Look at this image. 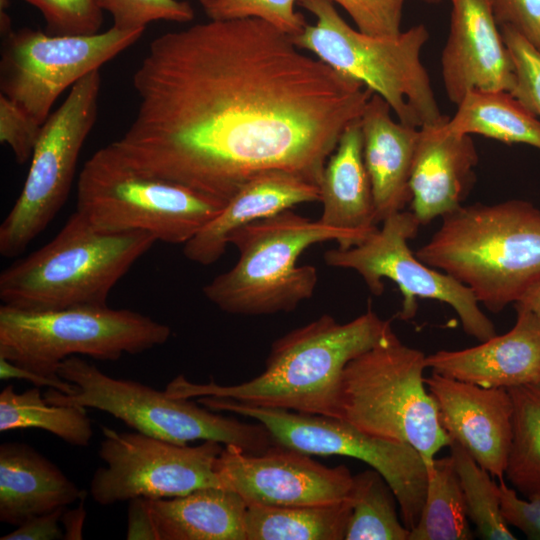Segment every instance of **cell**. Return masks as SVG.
I'll list each match as a JSON object with an SVG mask.
<instances>
[{
    "label": "cell",
    "mask_w": 540,
    "mask_h": 540,
    "mask_svg": "<svg viewBox=\"0 0 540 540\" xmlns=\"http://www.w3.org/2000/svg\"><path fill=\"white\" fill-rule=\"evenodd\" d=\"M133 121L110 143L130 167L228 202L282 170L319 186L373 91L258 19L195 24L150 42Z\"/></svg>",
    "instance_id": "1"
},
{
    "label": "cell",
    "mask_w": 540,
    "mask_h": 540,
    "mask_svg": "<svg viewBox=\"0 0 540 540\" xmlns=\"http://www.w3.org/2000/svg\"><path fill=\"white\" fill-rule=\"evenodd\" d=\"M391 331V321L371 309L346 323L323 314L275 340L264 371L249 381L220 385L211 380L201 384L181 374L164 391L174 398L212 396L340 419L345 367Z\"/></svg>",
    "instance_id": "2"
},
{
    "label": "cell",
    "mask_w": 540,
    "mask_h": 540,
    "mask_svg": "<svg viewBox=\"0 0 540 540\" xmlns=\"http://www.w3.org/2000/svg\"><path fill=\"white\" fill-rule=\"evenodd\" d=\"M415 255L498 313L540 284V208L519 199L461 205Z\"/></svg>",
    "instance_id": "3"
},
{
    "label": "cell",
    "mask_w": 540,
    "mask_h": 540,
    "mask_svg": "<svg viewBox=\"0 0 540 540\" xmlns=\"http://www.w3.org/2000/svg\"><path fill=\"white\" fill-rule=\"evenodd\" d=\"M147 232H104L75 211L57 235L0 274L2 304L29 311L103 307L156 242Z\"/></svg>",
    "instance_id": "4"
},
{
    "label": "cell",
    "mask_w": 540,
    "mask_h": 540,
    "mask_svg": "<svg viewBox=\"0 0 540 540\" xmlns=\"http://www.w3.org/2000/svg\"><path fill=\"white\" fill-rule=\"evenodd\" d=\"M367 237L324 225L291 209L247 224L229 237L239 259L203 287L204 296L221 311L236 315L291 312L309 299L318 282L317 269L297 265L313 244L337 241L347 249Z\"/></svg>",
    "instance_id": "5"
},
{
    "label": "cell",
    "mask_w": 540,
    "mask_h": 540,
    "mask_svg": "<svg viewBox=\"0 0 540 540\" xmlns=\"http://www.w3.org/2000/svg\"><path fill=\"white\" fill-rule=\"evenodd\" d=\"M316 18L291 36L301 50L380 95L398 121L416 128L444 123L429 75L420 58L429 38L423 24L395 37L370 36L350 27L330 0H298Z\"/></svg>",
    "instance_id": "6"
},
{
    "label": "cell",
    "mask_w": 540,
    "mask_h": 540,
    "mask_svg": "<svg viewBox=\"0 0 540 540\" xmlns=\"http://www.w3.org/2000/svg\"><path fill=\"white\" fill-rule=\"evenodd\" d=\"M425 359L392 330L345 367L340 419L368 435L411 445L428 467L451 438L424 381Z\"/></svg>",
    "instance_id": "7"
},
{
    "label": "cell",
    "mask_w": 540,
    "mask_h": 540,
    "mask_svg": "<svg viewBox=\"0 0 540 540\" xmlns=\"http://www.w3.org/2000/svg\"><path fill=\"white\" fill-rule=\"evenodd\" d=\"M170 336L168 325L129 309L0 306V358L49 378H61L58 368L68 357L117 361L163 345Z\"/></svg>",
    "instance_id": "8"
},
{
    "label": "cell",
    "mask_w": 540,
    "mask_h": 540,
    "mask_svg": "<svg viewBox=\"0 0 540 540\" xmlns=\"http://www.w3.org/2000/svg\"><path fill=\"white\" fill-rule=\"evenodd\" d=\"M59 377L78 387L73 395L49 388L43 395L51 405H79L109 413L135 431L176 444L195 440L234 445L249 453L270 448L264 426L248 424L212 411L194 399L174 398L142 383L113 378L79 356L63 360Z\"/></svg>",
    "instance_id": "9"
},
{
    "label": "cell",
    "mask_w": 540,
    "mask_h": 540,
    "mask_svg": "<svg viewBox=\"0 0 540 540\" xmlns=\"http://www.w3.org/2000/svg\"><path fill=\"white\" fill-rule=\"evenodd\" d=\"M226 204L136 171L109 144L85 162L77 180L76 211L96 229L147 232L170 244L184 245Z\"/></svg>",
    "instance_id": "10"
},
{
    "label": "cell",
    "mask_w": 540,
    "mask_h": 540,
    "mask_svg": "<svg viewBox=\"0 0 540 540\" xmlns=\"http://www.w3.org/2000/svg\"><path fill=\"white\" fill-rule=\"evenodd\" d=\"M196 400L212 411L252 418L264 426L281 447L309 455L347 456L365 462L378 471L393 490L405 527L412 530L417 524L428 474L422 456L411 445L368 435L338 418L258 407L212 396Z\"/></svg>",
    "instance_id": "11"
},
{
    "label": "cell",
    "mask_w": 540,
    "mask_h": 540,
    "mask_svg": "<svg viewBox=\"0 0 540 540\" xmlns=\"http://www.w3.org/2000/svg\"><path fill=\"white\" fill-rule=\"evenodd\" d=\"M100 70L69 90L47 118L35 144L22 190L0 225V254H22L65 204L81 149L97 119Z\"/></svg>",
    "instance_id": "12"
},
{
    "label": "cell",
    "mask_w": 540,
    "mask_h": 540,
    "mask_svg": "<svg viewBox=\"0 0 540 540\" xmlns=\"http://www.w3.org/2000/svg\"><path fill=\"white\" fill-rule=\"evenodd\" d=\"M144 31L114 26L92 35H50L27 27L3 31L0 94L43 125L67 88L134 45Z\"/></svg>",
    "instance_id": "13"
},
{
    "label": "cell",
    "mask_w": 540,
    "mask_h": 540,
    "mask_svg": "<svg viewBox=\"0 0 540 540\" xmlns=\"http://www.w3.org/2000/svg\"><path fill=\"white\" fill-rule=\"evenodd\" d=\"M420 226L412 211L396 212L360 244L327 250L324 262L356 271L376 296L384 291L382 279L392 280L403 295L399 313L403 320L414 317L416 298L434 299L453 308L466 334L479 342L492 338L495 327L473 292L449 274L423 263L409 248L408 241L417 235Z\"/></svg>",
    "instance_id": "14"
},
{
    "label": "cell",
    "mask_w": 540,
    "mask_h": 540,
    "mask_svg": "<svg viewBox=\"0 0 540 540\" xmlns=\"http://www.w3.org/2000/svg\"><path fill=\"white\" fill-rule=\"evenodd\" d=\"M99 467L90 481V494L107 506L135 498L162 499L205 487H221L215 470L224 445L204 441L197 446L176 444L140 432L102 427Z\"/></svg>",
    "instance_id": "15"
},
{
    "label": "cell",
    "mask_w": 540,
    "mask_h": 540,
    "mask_svg": "<svg viewBox=\"0 0 540 540\" xmlns=\"http://www.w3.org/2000/svg\"><path fill=\"white\" fill-rule=\"evenodd\" d=\"M310 456L286 447L256 454L224 445L215 470L221 487L239 494L247 505L317 506L348 498L350 470L326 467Z\"/></svg>",
    "instance_id": "16"
},
{
    "label": "cell",
    "mask_w": 540,
    "mask_h": 540,
    "mask_svg": "<svg viewBox=\"0 0 540 540\" xmlns=\"http://www.w3.org/2000/svg\"><path fill=\"white\" fill-rule=\"evenodd\" d=\"M450 32L441 56L449 100L458 104L470 91H507L516 85L514 64L491 0H450Z\"/></svg>",
    "instance_id": "17"
},
{
    "label": "cell",
    "mask_w": 540,
    "mask_h": 540,
    "mask_svg": "<svg viewBox=\"0 0 540 540\" xmlns=\"http://www.w3.org/2000/svg\"><path fill=\"white\" fill-rule=\"evenodd\" d=\"M449 437L498 479L505 474L513 433L508 389L487 388L432 371L424 378Z\"/></svg>",
    "instance_id": "18"
},
{
    "label": "cell",
    "mask_w": 540,
    "mask_h": 540,
    "mask_svg": "<svg viewBox=\"0 0 540 540\" xmlns=\"http://www.w3.org/2000/svg\"><path fill=\"white\" fill-rule=\"evenodd\" d=\"M511 330L461 350L426 356V367L440 375L487 388H512L540 381V319L517 307Z\"/></svg>",
    "instance_id": "19"
},
{
    "label": "cell",
    "mask_w": 540,
    "mask_h": 540,
    "mask_svg": "<svg viewBox=\"0 0 540 540\" xmlns=\"http://www.w3.org/2000/svg\"><path fill=\"white\" fill-rule=\"evenodd\" d=\"M444 123L419 128L410 177V204L421 225L462 205L478 163L470 135L448 131Z\"/></svg>",
    "instance_id": "20"
},
{
    "label": "cell",
    "mask_w": 540,
    "mask_h": 540,
    "mask_svg": "<svg viewBox=\"0 0 540 540\" xmlns=\"http://www.w3.org/2000/svg\"><path fill=\"white\" fill-rule=\"evenodd\" d=\"M315 201H320L318 185L287 171L260 173L245 183L221 212L184 244V256L200 265L213 264L223 256L230 235L239 228Z\"/></svg>",
    "instance_id": "21"
},
{
    "label": "cell",
    "mask_w": 540,
    "mask_h": 540,
    "mask_svg": "<svg viewBox=\"0 0 540 540\" xmlns=\"http://www.w3.org/2000/svg\"><path fill=\"white\" fill-rule=\"evenodd\" d=\"M391 111L373 93L359 119L378 223L411 202L410 177L419 136V128L395 121Z\"/></svg>",
    "instance_id": "22"
},
{
    "label": "cell",
    "mask_w": 540,
    "mask_h": 540,
    "mask_svg": "<svg viewBox=\"0 0 540 540\" xmlns=\"http://www.w3.org/2000/svg\"><path fill=\"white\" fill-rule=\"evenodd\" d=\"M85 498L55 464L21 442L0 446V521L18 526L31 517Z\"/></svg>",
    "instance_id": "23"
},
{
    "label": "cell",
    "mask_w": 540,
    "mask_h": 540,
    "mask_svg": "<svg viewBox=\"0 0 540 540\" xmlns=\"http://www.w3.org/2000/svg\"><path fill=\"white\" fill-rule=\"evenodd\" d=\"M154 540H246L247 503L223 487L162 499L143 498Z\"/></svg>",
    "instance_id": "24"
},
{
    "label": "cell",
    "mask_w": 540,
    "mask_h": 540,
    "mask_svg": "<svg viewBox=\"0 0 540 540\" xmlns=\"http://www.w3.org/2000/svg\"><path fill=\"white\" fill-rule=\"evenodd\" d=\"M360 119V118H359ZM359 119L343 131L319 183L326 226L368 237L377 229L372 187L363 160Z\"/></svg>",
    "instance_id": "25"
},
{
    "label": "cell",
    "mask_w": 540,
    "mask_h": 540,
    "mask_svg": "<svg viewBox=\"0 0 540 540\" xmlns=\"http://www.w3.org/2000/svg\"><path fill=\"white\" fill-rule=\"evenodd\" d=\"M443 127L451 132L479 134L540 149V120L507 91L468 92Z\"/></svg>",
    "instance_id": "26"
},
{
    "label": "cell",
    "mask_w": 540,
    "mask_h": 540,
    "mask_svg": "<svg viewBox=\"0 0 540 540\" xmlns=\"http://www.w3.org/2000/svg\"><path fill=\"white\" fill-rule=\"evenodd\" d=\"M351 500L317 506L248 504L246 540H343Z\"/></svg>",
    "instance_id": "27"
},
{
    "label": "cell",
    "mask_w": 540,
    "mask_h": 540,
    "mask_svg": "<svg viewBox=\"0 0 540 540\" xmlns=\"http://www.w3.org/2000/svg\"><path fill=\"white\" fill-rule=\"evenodd\" d=\"M24 428L45 430L79 447L88 446L93 436L85 407L51 405L37 386L17 393L13 385H7L0 392V431Z\"/></svg>",
    "instance_id": "28"
},
{
    "label": "cell",
    "mask_w": 540,
    "mask_h": 540,
    "mask_svg": "<svg viewBox=\"0 0 540 540\" xmlns=\"http://www.w3.org/2000/svg\"><path fill=\"white\" fill-rule=\"evenodd\" d=\"M420 518L409 540H470L466 503L451 456L434 459Z\"/></svg>",
    "instance_id": "29"
},
{
    "label": "cell",
    "mask_w": 540,
    "mask_h": 540,
    "mask_svg": "<svg viewBox=\"0 0 540 540\" xmlns=\"http://www.w3.org/2000/svg\"><path fill=\"white\" fill-rule=\"evenodd\" d=\"M349 498L345 540H409L410 530L398 516L397 498L378 471L372 468L354 475Z\"/></svg>",
    "instance_id": "30"
},
{
    "label": "cell",
    "mask_w": 540,
    "mask_h": 540,
    "mask_svg": "<svg viewBox=\"0 0 540 540\" xmlns=\"http://www.w3.org/2000/svg\"><path fill=\"white\" fill-rule=\"evenodd\" d=\"M513 433L505 474L525 496L540 492V381L508 388Z\"/></svg>",
    "instance_id": "31"
},
{
    "label": "cell",
    "mask_w": 540,
    "mask_h": 540,
    "mask_svg": "<svg viewBox=\"0 0 540 540\" xmlns=\"http://www.w3.org/2000/svg\"><path fill=\"white\" fill-rule=\"evenodd\" d=\"M449 448L467 514L478 536L485 540H515L502 514L499 484L457 441L451 439Z\"/></svg>",
    "instance_id": "32"
},
{
    "label": "cell",
    "mask_w": 540,
    "mask_h": 540,
    "mask_svg": "<svg viewBox=\"0 0 540 540\" xmlns=\"http://www.w3.org/2000/svg\"><path fill=\"white\" fill-rule=\"evenodd\" d=\"M298 0H198L210 20L261 19L290 36L307 25L304 15L295 9Z\"/></svg>",
    "instance_id": "33"
},
{
    "label": "cell",
    "mask_w": 540,
    "mask_h": 540,
    "mask_svg": "<svg viewBox=\"0 0 540 540\" xmlns=\"http://www.w3.org/2000/svg\"><path fill=\"white\" fill-rule=\"evenodd\" d=\"M39 10L50 35H92L103 23L101 0H22ZM9 0H0L1 11Z\"/></svg>",
    "instance_id": "34"
},
{
    "label": "cell",
    "mask_w": 540,
    "mask_h": 540,
    "mask_svg": "<svg viewBox=\"0 0 540 540\" xmlns=\"http://www.w3.org/2000/svg\"><path fill=\"white\" fill-rule=\"evenodd\" d=\"M102 8L118 29H146L152 22H190L194 9L187 1L181 0H101Z\"/></svg>",
    "instance_id": "35"
},
{
    "label": "cell",
    "mask_w": 540,
    "mask_h": 540,
    "mask_svg": "<svg viewBox=\"0 0 540 540\" xmlns=\"http://www.w3.org/2000/svg\"><path fill=\"white\" fill-rule=\"evenodd\" d=\"M500 31L516 75V85L511 94L540 116V52L514 29L501 26Z\"/></svg>",
    "instance_id": "36"
},
{
    "label": "cell",
    "mask_w": 540,
    "mask_h": 540,
    "mask_svg": "<svg viewBox=\"0 0 540 540\" xmlns=\"http://www.w3.org/2000/svg\"><path fill=\"white\" fill-rule=\"evenodd\" d=\"M352 18L357 30L376 37H395L401 31L405 0H330Z\"/></svg>",
    "instance_id": "37"
},
{
    "label": "cell",
    "mask_w": 540,
    "mask_h": 540,
    "mask_svg": "<svg viewBox=\"0 0 540 540\" xmlns=\"http://www.w3.org/2000/svg\"><path fill=\"white\" fill-rule=\"evenodd\" d=\"M41 128L23 108L0 94V142L10 147L18 164L31 159Z\"/></svg>",
    "instance_id": "38"
},
{
    "label": "cell",
    "mask_w": 540,
    "mask_h": 540,
    "mask_svg": "<svg viewBox=\"0 0 540 540\" xmlns=\"http://www.w3.org/2000/svg\"><path fill=\"white\" fill-rule=\"evenodd\" d=\"M499 27L517 31L540 52V0H491Z\"/></svg>",
    "instance_id": "39"
},
{
    "label": "cell",
    "mask_w": 540,
    "mask_h": 540,
    "mask_svg": "<svg viewBox=\"0 0 540 540\" xmlns=\"http://www.w3.org/2000/svg\"><path fill=\"white\" fill-rule=\"evenodd\" d=\"M499 487L501 510L506 523L522 531L528 539L540 540V492L530 494L528 500H524L503 478L499 479Z\"/></svg>",
    "instance_id": "40"
},
{
    "label": "cell",
    "mask_w": 540,
    "mask_h": 540,
    "mask_svg": "<svg viewBox=\"0 0 540 540\" xmlns=\"http://www.w3.org/2000/svg\"><path fill=\"white\" fill-rule=\"evenodd\" d=\"M66 507L40 514L24 521L17 528L0 537L1 540H58L64 539L59 523Z\"/></svg>",
    "instance_id": "41"
},
{
    "label": "cell",
    "mask_w": 540,
    "mask_h": 540,
    "mask_svg": "<svg viewBox=\"0 0 540 540\" xmlns=\"http://www.w3.org/2000/svg\"><path fill=\"white\" fill-rule=\"evenodd\" d=\"M0 378L7 379H24L32 382L35 386H47L56 389L64 394L73 395L78 392L77 385L64 380L63 378H49L39 373L21 368L10 361L0 358Z\"/></svg>",
    "instance_id": "42"
},
{
    "label": "cell",
    "mask_w": 540,
    "mask_h": 540,
    "mask_svg": "<svg viewBox=\"0 0 540 540\" xmlns=\"http://www.w3.org/2000/svg\"><path fill=\"white\" fill-rule=\"evenodd\" d=\"M126 539L154 540L150 518L143 498L130 500Z\"/></svg>",
    "instance_id": "43"
},
{
    "label": "cell",
    "mask_w": 540,
    "mask_h": 540,
    "mask_svg": "<svg viewBox=\"0 0 540 540\" xmlns=\"http://www.w3.org/2000/svg\"><path fill=\"white\" fill-rule=\"evenodd\" d=\"M83 499L80 504L73 510L64 511L61 522L64 526V539L80 540L83 538V526L86 517V511L83 505Z\"/></svg>",
    "instance_id": "44"
},
{
    "label": "cell",
    "mask_w": 540,
    "mask_h": 540,
    "mask_svg": "<svg viewBox=\"0 0 540 540\" xmlns=\"http://www.w3.org/2000/svg\"><path fill=\"white\" fill-rule=\"evenodd\" d=\"M515 306L528 309L540 319V284L515 303Z\"/></svg>",
    "instance_id": "45"
},
{
    "label": "cell",
    "mask_w": 540,
    "mask_h": 540,
    "mask_svg": "<svg viewBox=\"0 0 540 540\" xmlns=\"http://www.w3.org/2000/svg\"><path fill=\"white\" fill-rule=\"evenodd\" d=\"M427 1H430V2H436V1H440V0H427Z\"/></svg>",
    "instance_id": "46"
}]
</instances>
